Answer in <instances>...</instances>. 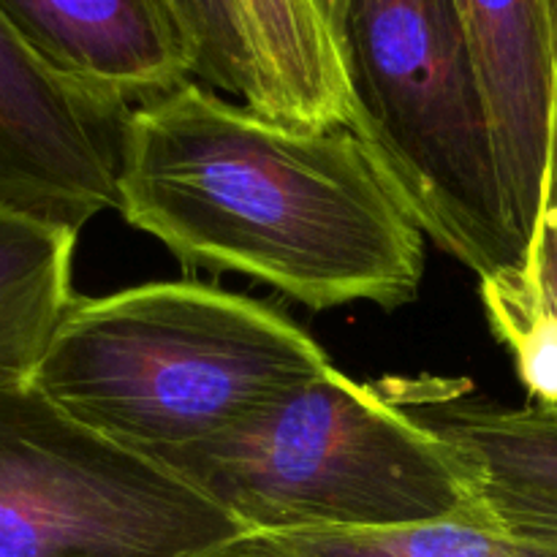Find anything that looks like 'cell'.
I'll use <instances>...</instances> for the list:
<instances>
[{
	"label": "cell",
	"mask_w": 557,
	"mask_h": 557,
	"mask_svg": "<svg viewBox=\"0 0 557 557\" xmlns=\"http://www.w3.org/2000/svg\"><path fill=\"white\" fill-rule=\"evenodd\" d=\"M117 210L185 270L313 310H392L422 286V226L354 131L283 123L196 79L128 109Z\"/></svg>",
	"instance_id": "cell-1"
},
{
	"label": "cell",
	"mask_w": 557,
	"mask_h": 557,
	"mask_svg": "<svg viewBox=\"0 0 557 557\" xmlns=\"http://www.w3.org/2000/svg\"><path fill=\"white\" fill-rule=\"evenodd\" d=\"M281 310L196 281L76 297L33 386L103 438L166 460L330 368Z\"/></svg>",
	"instance_id": "cell-2"
},
{
	"label": "cell",
	"mask_w": 557,
	"mask_h": 557,
	"mask_svg": "<svg viewBox=\"0 0 557 557\" xmlns=\"http://www.w3.org/2000/svg\"><path fill=\"white\" fill-rule=\"evenodd\" d=\"M161 462L248 536L395 528L476 506L449 446L335 364Z\"/></svg>",
	"instance_id": "cell-3"
},
{
	"label": "cell",
	"mask_w": 557,
	"mask_h": 557,
	"mask_svg": "<svg viewBox=\"0 0 557 557\" xmlns=\"http://www.w3.org/2000/svg\"><path fill=\"white\" fill-rule=\"evenodd\" d=\"M335 30L351 131L413 221L482 283L520 281L528 250L457 0H337Z\"/></svg>",
	"instance_id": "cell-4"
},
{
	"label": "cell",
	"mask_w": 557,
	"mask_h": 557,
	"mask_svg": "<svg viewBox=\"0 0 557 557\" xmlns=\"http://www.w3.org/2000/svg\"><path fill=\"white\" fill-rule=\"evenodd\" d=\"M245 536L163 462L33 384L0 389V557H223Z\"/></svg>",
	"instance_id": "cell-5"
},
{
	"label": "cell",
	"mask_w": 557,
	"mask_h": 557,
	"mask_svg": "<svg viewBox=\"0 0 557 557\" xmlns=\"http://www.w3.org/2000/svg\"><path fill=\"white\" fill-rule=\"evenodd\" d=\"M128 109L44 63L0 16V210L74 232L117 210Z\"/></svg>",
	"instance_id": "cell-6"
},
{
	"label": "cell",
	"mask_w": 557,
	"mask_h": 557,
	"mask_svg": "<svg viewBox=\"0 0 557 557\" xmlns=\"http://www.w3.org/2000/svg\"><path fill=\"white\" fill-rule=\"evenodd\" d=\"M381 389L449 446L490 517L557 547V411L498 406L468 381L433 375L389 379Z\"/></svg>",
	"instance_id": "cell-7"
},
{
	"label": "cell",
	"mask_w": 557,
	"mask_h": 557,
	"mask_svg": "<svg viewBox=\"0 0 557 557\" xmlns=\"http://www.w3.org/2000/svg\"><path fill=\"white\" fill-rule=\"evenodd\" d=\"M511 221L531 253L547 188L557 58L553 0H457Z\"/></svg>",
	"instance_id": "cell-8"
},
{
	"label": "cell",
	"mask_w": 557,
	"mask_h": 557,
	"mask_svg": "<svg viewBox=\"0 0 557 557\" xmlns=\"http://www.w3.org/2000/svg\"><path fill=\"white\" fill-rule=\"evenodd\" d=\"M0 16L44 63L125 107L194 76L166 0H0Z\"/></svg>",
	"instance_id": "cell-9"
},
{
	"label": "cell",
	"mask_w": 557,
	"mask_h": 557,
	"mask_svg": "<svg viewBox=\"0 0 557 557\" xmlns=\"http://www.w3.org/2000/svg\"><path fill=\"white\" fill-rule=\"evenodd\" d=\"M253 58L256 112L351 131L354 103L330 0H232Z\"/></svg>",
	"instance_id": "cell-10"
},
{
	"label": "cell",
	"mask_w": 557,
	"mask_h": 557,
	"mask_svg": "<svg viewBox=\"0 0 557 557\" xmlns=\"http://www.w3.org/2000/svg\"><path fill=\"white\" fill-rule=\"evenodd\" d=\"M79 232L0 210V389L33 384L76 299L71 264Z\"/></svg>",
	"instance_id": "cell-11"
},
{
	"label": "cell",
	"mask_w": 557,
	"mask_h": 557,
	"mask_svg": "<svg viewBox=\"0 0 557 557\" xmlns=\"http://www.w3.org/2000/svg\"><path fill=\"white\" fill-rule=\"evenodd\" d=\"M223 557H557V547L509 531L476 504L395 528L250 533Z\"/></svg>",
	"instance_id": "cell-12"
},
{
	"label": "cell",
	"mask_w": 557,
	"mask_h": 557,
	"mask_svg": "<svg viewBox=\"0 0 557 557\" xmlns=\"http://www.w3.org/2000/svg\"><path fill=\"white\" fill-rule=\"evenodd\" d=\"M166 3L188 38L194 79L256 109L259 82L232 0H166Z\"/></svg>",
	"instance_id": "cell-13"
},
{
	"label": "cell",
	"mask_w": 557,
	"mask_h": 557,
	"mask_svg": "<svg viewBox=\"0 0 557 557\" xmlns=\"http://www.w3.org/2000/svg\"><path fill=\"white\" fill-rule=\"evenodd\" d=\"M493 332L511 351L522 386L536 406L557 411V310L528 308L500 288L482 283Z\"/></svg>",
	"instance_id": "cell-14"
},
{
	"label": "cell",
	"mask_w": 557,
	"mask_h": 557,
	"mask_svg": "<svg viewBox=\"0 0 557 557\" xmlns=\"http://www.w3.org/2000/svg\"><path fill=\"white\" fill-rule=\"evenodd\" d=\"M555 20V58H557V0H553ZM528 275L539 288L557 297V92H555V117H553V141H549V169L547 188H544L542 218H539L536 237H533L531 253H528Z\"/></svg>",
	"instance_id": "cell-15"
},
{
	"label": "cell",
	"mask_w": 557,
	"mask_h": 557,
	"mask_svg": "<svg viewBox=\"0 0 557 557\" xmlns=\"http://www.w3.org/2000/svg\"><path fill=\"white\" fill-rule=\"evenodd\" d=\"M335 5H337V0H330V9H332V20H335Z\"/></svg>",
	"instance_id": "cell-16"
},
{
	"label": "cell",
	"mask_w": 557,
	"mask_h": 557,
	"mask_svg": "<svg viewBox=\"0 0 557 557\" xmlns=\"http://www.w3.org/2000/svg\"><path fill=\"white\" fill-rule=\"evenodd\" d=\"M542 408H544V406H542Z\"/></svg>",
	"instance_id": "cell-17"
}]
</instances>
